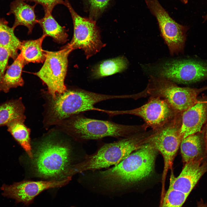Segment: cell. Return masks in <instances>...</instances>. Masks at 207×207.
Segmentation results:
<instances>
[{"instance_id": "484cf974", "label": "cell", "mask_w": 207, "mask_h": 207, "mask_svg": "<svg viewBox=\"0 0 207 207\" xmlns=\"http://www.w3.org/2000/svg\"><path fill=\"white\" fill-rule=\"evenodd\" d=\"M89 13V18L95 20L98 18L108 7L111 0H83Z\"/></svg>"}, {"instance_id": "44dd1931", "label": "cell", "mask_w": 207, "mask_h": 207, "mask_svg": "<svg viewBox=\"0 0 207 207\" xmlns=\"http://www.w3.org/2000/svg\"><path fill=\"white\" fill-rule=\"evenodd\" d=\"M24 121L16 120L6 126L7 130L26 152L30 159L33 156L30 137V130L24 124Z\"/></svg>"}, {"instance_id": "ac0fdd59", "label": "cell", "mask_w": 207, "mask_h": 207, "mask_svg": "<svg viewBox=\"0 0 207 207\" xmlns=\"http://www.w3.org/2000/svg\"><path fill=\"white\" fill-rule=\"evenodd\" d=\"M46 36L42 35L35 40H28L22 42L20 53L25 65L29 63H43L46 56V51L42 48L43 42Z\"/></svg>"}, {"instance_id": "d6a6232c", "label": "cell", "mask_w": 207, "mask_h": 207, "mask_svg": "<svg viewBox=\"0 0 207 207\" xmlns=\"http://www.w3.org/2000/svg\"><path fill=\"white\" fill-rule=\"evenodd\" d=\"M74 207V206H72V207Z\"/></svg>"}, {"instance_id": "30bf717a", "label": "cell", "mask_w": 207, "mask_h": 207, "mask_svg": "<svg viewBox=\"0 0 207 207\" xmlns=\"http://www.w3.org/2000/svg\"><path fill=\"white\" fill-rule=\"evenodd\" d=\"M101 112L110 116L121 114H131L139 116L144 121L146 126L158 130L172 120L177 113L165 99L151 97L144 105L137 108L126 110H109Z\"/></svg>"}, {"instance_id": "4fadbf2b", "label": "cell", "mask_w": 207, "mask_h": 207, "mask_svg": "<svg viewBox=\"0 0 207 207\" xmlns=\"http://www.w3.org/2000/svg\"><path fill=\"white\" fill-rule=\"evenodd\" d=\"M71 179L69 178L61 181L24 180L10 185L3 184L1 189L4 197L13 199L16 203H22L28 206L32 203L35 197L43 191L65 186Z\"/></svg>"}, {"instance_id": "f546056e", "label": "cell", "mask_w": 207, "mask_h": 207, "mask_svg": "<svg viewBox=\"0 0 207 207\" xmlns=\"http://www.w3.org/2000/svg\"><path fill=\"white\" fill-rule=\"evenodd\" d=\"M181 1L185 4H186L188 2V0H181Z\"/></svg>"}, {"instance_id": "52a82bcc", "label": "cell", "mask_w": 207, "mask_h": 207, "mask_svg": "<svg viewBox=\"0 0 207 207\" xmlns=\"http://www.w3.org/2000/svg\"><path fill=\"white\" fill-rule=\"evenodd\" d=\"M161 77L183 84L207 78V63L191 59L172 60L146 66Z\"/></svg>"}, {"instance_id": "2e32d148", "label": "cell", "mask_w": 207, "mask_h": 207, "mask_svg": "<svg viewBox=\"0 0 207 207\" xmlns=\"http://www.w3.org/2000/svg\"><path fill=\"white\" fill-rule=\"evenodd\" d=\"M36 5L31 6L27 4L24 0H14L11 3L8 14H13L15 21L12 27L15 29L18 26L22 25L28 29V33L32 32L35 25L37 23L35 13Z\"/></svg>"}, {"instance_id": "cb8c5ba5", "label": "cell", "mask_w": 207, "mask_h": 207, "mask_svg": "<svg viewBox=\"0 0 207 207\" xmlns=\"http://www.w3.org/2000/svg\"><path fill=\"white\" fill-rule=\"evenodd\" d=\"M202 139L198 134L188 136L180 144L181 151L183 161L186 163L197 160L202 152Z\"/></svg>"}, {"instance_id": "8fae6325", "label": "cell", "mask_w": 207, "mask_h": 207, "mask_svg": "<svg viewBox=\"0 0 207 207\" xmlns=\"http://www.w3.org/2000/svg\"><path fill=\"white\" fill-rule=\"evenodd\" d=\"M150 12L158 22L161 35L171 55L183 51L187 28L173 20L158 0H145Z\"/></svg>"}, {"instance_id": "ba28073f", "label": "cell", "mask_w": 207, "mask_h": 207, "mask_svg": "<svg viewBox=\"0 0 207 207\" xmlns=\"http://www.w3.org/2000/svg\"><path fill=\"white\" fill-rule=\"evenodd\" d=\"M64 5L69 10L73 21L74 33L70 42L65 45L74 50H83L88 58L100 51L103 44L101 40L99 29L95 20L83 17L73 8L68 0H64Z\"/></svg>"}, {"instance_id": "9c48e42d", "label": "cell", "mask_w": 207, "mask_h": 207, "mask_svg": "<svg viewBox=\"0 0 207 207\" xmlns=\"http://www.w3.org/2000/svg\"><path fill=\"white\" fill-rule=\"evenodd\" d=\"M72 50L64 46L57 51H46V57L43 66L39 71L34 73L47 86L53 98L67 91L64 80L68 57Z\"/></svg>"}, {"instance_id": "83f0119b", "label": "cell", "mask_w": 207, "mask_h": 207, "mask_svg": "<svg viewBox=\"0 0 207 207\" xmlns=\"http://www.w3.org/2000/svg\"><path fill=\"white\" fill-rule=\"evenodd\" d=\"M10 53L5 48L0 46V82L5 74Z\"/></svg>"}, {"instance_id": "4316f807", "label": "cell", "mask_w": 207, "mask_h": 207, "mask_svg": "<svg viewBox=\"0 0 207 207\" xmlns=\"http://www.w3.org/2000/svg\"><path fill=\"white\" fill-rule=\"evenodd\" d=\"M26 2H34L35 4H39L43 7L45 12H51L54 7L59 4H63V0H24Z\"/></svg>"}, {"instance_id": "4dcf8cb0", "label": "cell", "mask_w": 207, "mask_h": 207, "mask_svg": "<svg viewBox=\"0 0 207 207\" xmlns=\"http://www.w3.org/2000/svg\"><path fill=\"white\" fill-rule=\"evenodd\" d=\"M204 21H206L207 20V14L205 16H204Z\"/></svg>"}, {"instance_id": "8992f818", "label": "cell", "mask_w": 207, "mask_h": 207, "mask_svg": "<svg viewBox=\"0 0 207 207\" xmlns=\"http://www.w3.org/2000/svg\"><path fill=\"white\" fill-rule=\"evenodd\" d=\"M200 90L180 87L166 79L152 76L146 89L136 95L137 98L141 95L160 97L166 100L177 113H181L196 103Z\"/></svg>"}, {"instance_id": "7a4b0ae2", "label": "cell", "mask_w": 207, "mask_h": 207, "mask_svg": "<svg viewBox=\"0 0 207 207\" xmlns=\"http://www.w3.org/2000/svg\"><path fill=\"white\" fill-rule=\"evenodd\" d=\"M157 151L149 143L143 145L118 164L97 172V180L103 186L116 189L138 183L152 173Z\"/></svg>"}, {"instance_id": "7402d4cb", "label": "cell", "mask_w": 207, "mask_h": 207, "mask_svg": "<svg viewBox=\"0 0 207 207\" xmlns=\"http://www.w3.org/2000/svg\"><path fill=\"white\" fill-rule=\"evenodd\" d=\"M14 29L8 25L7 21L0 17V46L7 49L10 57L15 60L19 55L22 42L15 35Z\"/></svg>"}, {"instance_id": "3957f363", "label": "cell", "mask_w": 207, "mask_h": 207, "mask_svg": "<svg viewBox=\"0 0 207 207\" xmlns=\"http://www.w3.org/2000/svg\"><path fill=\"white\" fill-rule=\"evenodd\" d=\"M143 145L140 144L139 138L133 134L106 143L94 154L86 156L83 161L74 164L72 175L74 176L88 171H95L115 166Z\"/></svg>"}, {"instance_id": "7c38bea8", "label": "cell", "mask_w": 207, "mask_h": 207, "mask_svg": "<svg viewBox=\"0 0 207 207\" xmlns=\"http://www.w3.org/2000/svg\"><path fill=\"white\" fill-rule=\"evenodd\" d=\"M181 122V114H179L172 120L158 129L149 140V143L163 156L164 162L163 179L168 169L171 168L182 140L180 134Z\"/></svg>"}, {"instance_id": "6da1fadb", "label": "cell", "mask_w": 207, "mask_h": 207, "mask_svg": "<svg viewBox=\"0 0 207 207\" xmlns=\"http://www.w3.org/2000/svg\"><path fill=\"white\" fill-rule=\"evenodd\" d=\"M30 168L34 175L44 180L61 181L70 177L72 149L69 141L47 136L32 146Z\"/></svg>"}, {"instance_id": "d4e9b609", "label": "cell", "mask_w": 207, "mask_h": 207, "mask_svg": "<svg viewBox=\"0 0 207 207\" xmlns=\"http://www.w3.org/2000/svg\"><path fill=\"white\" fill-rule=\"evenodd\" d=\"M188 196L183 193L168 188L159 207H182Z\"/></svg>"}, {"instance_id": "f1b7e54d", "label": "cell", "mask_w": 207, "mask_h": 207, "mask_svg": "<svg viewBox=\"0 0 207 207\" xmlns=\"http://www.w3.org/2000/svg\"><path fill=\"white\" fill-rule=\"evenodd\" d=\"M197 207H207V204L204 203L203 200H201L198 202Z\"/></svg>"}, {"instance_id": "9a60e30c", "label": "cell", "mask_w": 207, "mask_h": 207, "mask_svg": "<svg viewBox=\"0 0 207 207\" xmlns=\"http://www.w3.org/2000/svg\"><path fill=\"white\" fill-rule=\"evenodd\" d=\"M207 119V102L197 101L181 113L180 134L182 140L201 131Z\"/></svg>"}, {"instance_id": "277c9868", "label": "cell", "mask_w": 207, "mask_h": 207, "mask_svg": "<svg viewBox=\"0 0 207 207\" xmlns=\"http://www.w3.org/2000/svg\"><path fill=\"white\" fill-rule=\"evenodd\" d=\"M137 127L118 124L109 120L75 116L70 123L69 133L75 141L85 142L110 137L119 139L133 134Z\"/></svg>"}, {"instance_id": "5bb4252c", "label": "cell", "mask_w": 207, "mask_h": 207, "mask_svg": "<svg viewBox=\"0 0 207 207\" xmlns=\"http://www.w3.org/2000/svg\"><path fill=\"white\" fill-rule=\"evenodd\" d=\"M197 160L186 163L179 175L171 174L168 188L183 193L188 195L198 182L207 171V162Z\"/></svg>"}, {"instance_id": "1f68e13d", "label": "cell", "mask_w": 207, "mask_h": 207, "mask_svg": "<svg viewBox=\"0 0 207 207\" xmlns=\"http://www.w3.org/2000/svg\"><path fill=\"white\" fill-rule=\"evenodd\" d=\"M206 141H207V129H206Z\"/></svg>"}, {"instance_id": "d6986e66", "label": "cell", "mask_w": 207, "mask_h": 207, "mask_svg": "<svg viewBox=\"0 0 207 207\" xmlns=\"http://www.w3.org/2000/svg\"><path fill=\"white\" fill-rule=\"evenodd\" d=\"M51 13L45 12L44 17L37 20V23L43 29V35L51 37L54 41L58 43H64L68 40L66 31L64 28L59 24Z\"/></svg>"}, {"instance_id": "5b68a950", "label": "cell", "mask_w": 207, "mask_h": 207, "mask_svg": "<svg viewBox=\"0 0 207 207\" xmlns=\"http://www.w3.org/2000/svg\"><path fill=\"white\" fill-rule=\"evenodd\" d=\"M118 98V95L100 94L81 89L67 90L53 99L51 112L55 118L62 120L92 110L94 105L99 102Z\"/></svg>"}, {"instance_id": "e0dca14e", "label": "cell", "mask_w": 207, "mask_h": 207, "mask_svg": "<svg viewBox=\"0 0 207 207\" xmlns=\"http://www.w3.org/2000/svg\"><path fill=\"white\" fill-rule=\"evenodd\" d=\"M25 65L20 53L9 66L0 82V92H8L12 88L22 86L24 81L21 76L22 70Z\"/></svg>"}, {"instance_id": "603a6c76", "label": "cell", "mask_w": 207, "mask_h": 207, "mask_svg": "<svg viewBox=\"0 0 207 207\" xmlns=\"http://www.w3.org/2000/svg\"><path fill=\"white\" fill-rule=\"evenodd\" d=\"M128 63L126 59L122 57L105 60L94 68L92 76L98 79L121 72L126 68Z\"/></svg>"}, {"instance_id": "ffe728a7", "label": "cell", "mask_w": 207, "mask_h": 207, "mask_svg": "<svg viewBox=\"0 0 207 207\" xmlns=\"http://www.w3.org/2000/svg\"><path fill=\"white\" fill-rule=\"evenodd\" d=\"M24 108L21 98L11 99L0 104V126L6 125L12 121H24Z\"/></svg>"}]
</instances>
